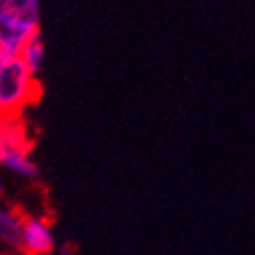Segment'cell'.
<instances>
[{"mask_svg": "<svg viewBox=\"0 0 255 255\" xmlns=\"http://www.w3.org/2000/svg\"><path fill=\"white\" fill-rule=\"evenodd\" d=\"M53 255H73V247L65 245V247H61L59 251H53Z\"/></svg>", "mask_w": 255, "mask_h": 255, "instance_id": "7", "label": "cell"}, {"mask_svg": "<svg viewBox=\"0 0 255 255\" xmlns=\"http://www.w3.org/2000/svg\"><path fill=\"white\" fill-rule=\"evenodd\" d=\"M4 193V180H2V176H0V195Z\"/></svg>", "mask_w": 255, "mask_h": 255, "instance_id": "9", "label": "cell"}, {"mask_svg": "<svg viewBox=\"0 0 255 255\" xmlns=\"http://www.w3.org/2000/svg\"><path fill=\"white\" fill-rule=\"evenodd\" d=\"M22 219L24 215L0 203V243L12 251H20Z\"/></svg>", "mask_w": 255, "mask_h": 255, "instance_id": "5", "label": "cell"}, {"mask_svg": "<svg viewBox=\"0 0 255 255\" xmlns=\"http://www.w3.org/2000/svg\"><path fill=\"white\" fill-rule=\"evenodd\" d=\"M0 124H2V120H0Z\"/></svg>", "mask_w": 255, "mask_h": 255, "instance_id": "11", "label": "cell"}, {"mask_svg": "<svg viewBox=\"0 0 255 255\" xmlns=\"http://www.w3.org/2000/svg\"><path fill=\"white\" fill-rule=\"evenodd\" d=\"M55 251V233L51 223L43 217L22 219L20 233V253L22 255H53Z\"/></svg>", "mask_w": 255, "mask_h": 255, "instance_id": "4", "label": "cell"}, {"mask_svg": "<svg viewBox=\"0 0 255 255\" xmlns=\"http://www.w3.org/2000/svg\"><path fill=\"white\" fill-rule=\"evenodd\" d=\"M8 59H12V57H10V55H6L2 49H0V67H2V65H4V63H6Z\"/></svg>", "mask_w": 255, "mask_h": 255, "instance_id": "8", "label": "cell"}, {"mask_svg": "<svg viewBox=\"0 0 255 255\" xmlns=\"http://www.w3.org/2000/svg\"><path fill=\"white\" fill-rule=\"evenodd\" d=\"M18 59L24 63V67L33 73L35 77L39 75V71L43 67V61H45V45H43L41 33L35 35L30 41H26V45L18 53Z\"/></svg>", "mask_w": 255, "mask_h": 255, "instance_id": "6", "label": "cell"}, {"mask_svg": "<svg viewBox=\"0 0 255 255\" xmlns=\"http://www.w3.org/2000/svg\"><path fill=\"white\" fill-rule=\"evenodd\" d=\"M0 168L26 180L39 176V168L30 158V140L20 118H8L0 124Z\"/></svg>", "mask_w": 255, "mask_h": 255, "instance_id": "3", "label": "cell"}, {"mask_svg": "<svg viewBox=\"0 0 255 255\" xmlns=\"http://www.w3.org/2000/svg\"><path fill=\"white\" fill-rule=\"evenodd\" d=\"M41 24L39 0H0V49L18 57L20 49L35 35Z\"/></svg>", "mask_w": 255, "mask_h": 255, "instance_id": "1", "label": "cell"}, {"mask_svg": "<svg viewBox=\"0 0 255 255\" xmlns=\"http://www.w3.org/2000/svg\"><path fill=\"white\" fill-rule=\"evenodd\" d=\"M41 95V85L18 57L8 59L0 67V120L18 118L20 112L35 104Z\"/></svg>", "mask_w": 255, "mask_h": 255, "instance_id": "2", "label": "cell"}, {"mask_svg": "<svg viewBox=\"0 0 255 255\" xmlns=\"http://www.w3.org/2000/svg\"><path fill=\"white\" fill-rule=\"evenodd\" d=\"M8 255H22V253H20V251H18V253H16V251H12V253H8Z\"/></svg>", "mask_w": 255, "mask_h": 255, "instance_id": "10", "label": "cell"}]
</instances>
